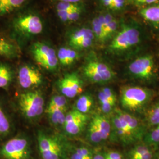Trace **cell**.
Returning <instances> with one entry per match:
<instances>
[{
	"instance_id": "cell-34",
	"label": "cell",
	"mask_w": 159,
	"mask_h": 159,
	"mask_svg": "<svg viewBox=\"0 0 159 159\" xmlns=\"http://www.w3.org/2000/svg\"><path fill=\"white\" fill-rule=\"evenodd\" d=\"M102 91L111 102L114 103V104H116V102H117V97H116V94L114 93V91L110 88H108V87L103 88L102 90Z\"/></svg>"
},
{
	"instance_id": "cell-17",
	"label": "cell",
	"mask_w": 159,
	"mask_h": 159,
	"mask_svg": "<svg viewBox=\"0 0 159 159\" xmlns=\"http://www.w3.org/2000/svg\"><path fill=\"white\" fill-rule=\"evenodd\" d=\"M140 14L146 21L155 26H159V3L143 8L140 11Z\"/></svg>"
},
{
	"instance_id": "cell-43",
	"label": "cell",
	"mask_w": 159,
	"mask_h": 159,
	"mask_svg": "<svg viewBox=\"0 0 159 159\" xmlns=\"http://www.w3.org/2000/svg\"><path fill=\"white\" fill-rule=\"evenodd\" d=\"M81 0H60L61 2H73V3H77Z\"/></svg>"
},
{
	"instance_id": "cell-30",
	"label": "cell",
	"mask_w": 159,
	"mask_h": 159,
	"mask_svg": "<svg viewBox=\"0 0 159 159\" xmlns=\"http://www.w3.org/2000/svg\"><path fill=\"white\" fill-rule=\"evenodd\" d=\"M150 151L148 148L143 145L137 146L132 148L130 151L129 156L130 159H138L141 157L143 155Z\"/></svg>"
},
{
	"instance_id": "cell-39",
	"label": "cell",
	"mask_w": 159,
	"mask_h": 159,
	"mask_svg": "<svg viewBox=\"0 0 159 159\" xmlns=\"http://www.w3.org/2000/svg\"><path fill=\"white\" fill-rule=\"evenodd\" d=\"M71 159H93V158H90V157H84L79 154L76 153L74 152L72 154L71 156Z\"/></svg>"
},
{
	"instance_id": "cell-4",
	"label": "cell",
	"mask_w": 159,
	"mask_h": 159,
	"mask_svg": "<svg viewBox=\"0 0 159 159\" xmlns=\"http://www.w3.org/2000/svg\"><path fill=\"white\" fill-rule=\"evenodd\" d=\"M19 105L26 117L35 119L43 113L44 99L40 91H29L20 95Z\"/></svg>"
},
{
	"instance_id": "cell-6",
	"label": "cell",
	"mask_w": 159,
	"mask_h": 159,
	"mask_svg": "<svg viewBox=\"0 0 159 159\" xmlns=\"http://www.w3.org/2000/svg\"><path fill=\"white\" fill-rule=\"evenodd\" d=\"M4 159H29L30 148L28 140L23 137H16L6 143L0 150Z\"/></svg>"
},
{
	"instance_id": "cell-23",
	"label": "cell",
	"mask_w": 159,
	"mask_h": 159,
	"mask_svg": "<svg viewBox=\"0 0 159 159\" xmlns=\"http://www.w3.org/2000/svg\"><path fill=\"white\" fill-rule=\"evenodd\" d=\"M11 69L7 65L0 64V88H6L12 80Z\"/></svg>"
},
{
	"instance_id": "cell-11",
	"label": "cell",
	"mask_w": 159,
	"mask_h": 159,
	"mask_svg": "<svg viewBox=\"0 0 159 159\" xmlns=\"http://www.w3.org/2000/svg\"><path fill=\"white\" fill-rule=\"evenodd\" d=\"M89 117L84 114L74 110L66 114L64 127L66 133L71 136L80 134L84 129L88 122Z\"/></svg>"
},
{
	"instance_id": "cell-41",
	"label": "cell",
	"mask_w": 159,
	"mask_h": 159,
	"mask_svg": "<svg viewBox=\"0 0 159 159\" xmlns=\"http://www.w3.org/2000/svg\"><path fill=\"white\" fill-rule=\"evenodd\" d=\"M114 0H102L103 5L107 7H108V8L110 7V6L111 5L112 2H113Z\"/></svg>"
},
{
	"instance_id": "cell-37",
	"label": "cell",
	"mask_w": 159,
	"mask_h": 159,
	"mask_svg": "<svg viewBox=\"0 0 159 159\" xmlns=\"http://www.w3.org/2000/svg\"><path fill=\"white\" fill-rule=\"evenodd\" d=\"M106 157L107 159H123L121 154L117 152H108V153L105 154Z\"/></svg>"
},
{
	"instance_id": "cell-3",
	"label": "cell",
	"mask_w": 159,
	"mask_h": 159,
	"mask_svg": "<svg viewBox=\"0 0 159 159\" xmlns=\"http://www.w3.org/2000/svg\"><path fill=\"white\" fill-rule=\"evenodd\" d=\"M140 41V32L132 25L124 26L116 34L110 46L109 50L113 53L127 51L136 46Z\"/></svg>"
},
{
	"instance_id": "cell-29",
	"label": "cell",
	"mask_w": 159,
	"mask_h": 159,
	"mask_svg": "<svg viewBox=\"0 0 159 159\" xmlns=\"http://www.w3.org/2000/svg\"><path fill=\"white\" fill-rule=\"evenodd\" d=\"M67 100L64 96H55L52 97L47 107H58L67 109Z\"/></svg>"
},
{
	"instance_id": "cell-8",
	"label": "cell",
	"mask_w": 159,
	"mask_h": 159,
	"mask_svg": "<svg viewBox=\"0 0 159 159\" xmlns=\"http://www.w3.org/2000/svg\"><path fill=\"white\" fill-rule=\"evenodd\" d=\"M132 75L141 80L151 79L154 75V62L152 56L146 55L134 60L129 66Z\"/></svg>"
},
{
	"instance_id": "cell-45",
	"label": "cell",
	"mask_w": 159,
	"mask_h": 159,
	"mask_svg": "<svg viewBox=\"0 0 159 159\" xmlns=\"http://www.w3.org/2000/svg\"></svg>"
},
{
	"instance_id": "cell-25",
	"label": "cell",
	"mask_w": 159,
	"mask_h": 159,
	"mask_svg": "<svg viewBox=\"0 0 159 159\" xmlns=\"http://www.w3.org/2000/svg\"><path fill=\"white\" fill-rule=\"evenodd\" d=\"M87 135L89 140L93 144H98L103 141L100 131L92 120L88 127Z\"/></svg>"
},
{
	"instance_id": "cell-1",
	"label": "cell",
	"mask_w": 159,
	"mask_h": 159,
	"mask_svg": "<svg viewBox=\"0 0 159 159\" xmlns=\"http://www.w3.org/2000/svg\"><path fill=\"white\" fill-rule=\"evenodd\" d=\"M150 96V91L146 89L137 86H127L121 89L120 102L123 108L134 111L145 105Z\"/></svg>"
},
{
	"instance_id": "cell-36",
	"label": "cell",
	"mask_w": 159,
	"mask_h": 159,
	"mask_svg": "<svg viewBox=\"0 0 159 159\" xmlns=\"http://www.w3.org/2000/svg\"><path fill=\"white\" fill-rule=\"evenodd\" d=\"M148 140L150 142L159 143V127L154 130L149 135Z\"/></svg>"
},
{
	"instance_id": "cell-15",
	"label": "cell",
	"mask_w": 159,
	"mask_h": 159,
	"mask_svg": "<svg viewBox=\"0 0 159 159\" xmlns=\"http://www.w3.org/2000/svg\"><path fill=\"white\" fill-rule=\"evenodd\" d=\"M79 55L78 52L74 49L61 47L57 52V57L58 62L64 66H70L79 58Z\"/></svg>"
},
{
	"instance_id": "cell-2",
	"label": "cell",
	"mask_w": 159,
	"mask_h": 159,
	"mask_svg": "<svg viewBox=\"0 0 159 159\" xmlns=\"http://www.w3.org/2000/svg\"><path fill=\"white\" fill-rule=\"evenodd\" d=\"M13 29L22 37L29 38L41 34L44 29L41 18L34 13H24L16 17L12 23Z\"/></svg>"
},
{
	"instance_id": "cell-21",
	"label": "cell",
	"mask_w": 159,
	"mask_h": 159,
	"mask_svg": "<svg viewBox=\"0 0 159 159\" xmlns=\"http://www.w3.org/2000/svg\"><path fill=\"white\" fill-rule=\"evenodd\" d=\"M93 98L89 94H83L80 97L75 103V110L82 113L87 114L93 106Z\"/></svg>"
},
{
	"instance_id": "cell-14",
	"label": "cell",
	"mask_w": 159,
	"mask_h": 159,
	"mask_svg": "<svg viewBox=\"0 0 159 159\" xmlns=\"http://www.w3.org/2000/svg\"><path fill=\"white\" fill-rule=\"evenodd\" d=\"M116 113L120 117H121L125 122L129 130L135 139L136 141L139 140L142 137L143 134L142 126L136 117L121 110H117Z\"/></svg>"
},
{
	"instance_id": "cell-27",
	"label": "cell",
	"mask_w": 159,
	"mask_h": 159,
	"mask_svg": "<svg viewBox=\"0 0 159 159\" xmlns=\"http://www.w3.org/2000/svg\"><path fill=\"white\" fill-rule=\"evenodd\" d=\"M11 130V125L8 117L0 107V140L7 136Z\"/></svg>"
},
{
	"instance_id": "cell-18",
	"label": "cell",
	"mask_w": 159,
	"mask_h": 159,
	"mask_svg": "<svg viewBox=\"0 0 159 159\" xmlns=\"http://www.w3.org/2000/svg\"><path fill=\"white\" fill-rule=\"evenodd\" d=\"M66 110L65 108L58 107H47V113L51 123L56 125H64L66 117Z\"/></svg>"
},
{
	"instance_id": "cell-7",
	"label": "cell",
	"mask_w": 159,
	"mask_h": 159,
	"mask_svg": "<svg viewBox=\"0 0 159 159\" xmlns=\"http://www.w3.org/2000/svg\"><path fill=\"white\" fill-rule=\"evenodd\" d=\"M83 73L88 79L95 83L108 82L115 76L113 70L106 64L96 60H90L85 64Z\"/></svg>"
},
{
	"instance_id": "cell-35",
	"label": "cell",
	"mask_w": 159,
	"mask_h": 159,
	"mask_svg": "<svg viewBox=\"0 0 159 159\" xmlns=\"http://www.w3.org/2000/svg\"><path fill=\"white\" fill-rule=\"evenodd\" d=\"M125 4V0H114L109 9L113 10H119L124 7Z\"/></svg>"
},
{
	"instance_id": "cell-16",
	"label": "cell",
	"mask_w": 159,
	"mask_h": 159,
	"mask_svg": "<svg viewBox=\"0 0 159 159\" xmlns=\"http://www.w3.org/2000/svg\"><path fill=\"white\" fill-rule=\"evenodd\" d=\"M92 120L95 123L102 137V140H106L110 136L111 132V122L104 116L95 115Z\"/></svg>"
},
{
	"instance_id": "cell-13",
	"label": "cell",
	"mask_w": 159,
	"mask_h": 159,
	"mask_svg": "<svg viewBox=\"0 0 159 159\" xmlns=\"http://www.w3.org/2000/svg\"><path fill=\"white\" fill-rule=\"evenodd\" d=\"M111 131H113L114 137L120 142L129 144L136 141L131 134L125 122L117 113L111 119Z\"/></svg>"
},
{
	"instance_id": "cell-44",
	"label": "cell",
	"mask_w": 159,
	"mask_h": 159,
	"mask_svg": "<svg viewBox=\"0 0 159 159\" xmlns=\"http://www.w3.org/2000/svg\"><path fill=\"white\" fill-rule=\"evenodd\" d=\"M158 126H159V125H158Z\"/></svg>"
},
{
	"instance_id": "cell-31",
	"label": "cell",
	"mask_w": 159,
	"mask_h": 159,
	"mask_svg": "<svg viewBox=\"0 0 159 159\" xmlns=\"http://www.w3.org/2000/svg\"><path fill=\"white\" fill-rule=\"evenodd\" d=\"M148 120L152 125H159V102L148 111Z\"/></svg>"
},
{
	"instance_id": "cell-10",
	"label": "cell",
	"mask_w": 159,
	"mask_h": 159,
	"mask_svg": "<svg viewBox=\"0 0 159 159\" xmlns=\"http://www.w3.org/2000/svg\"><path fill=\"white\" fill-rule=\"evenodd\" d=\"M83 83L76 73L66 74L60 80L58 86L64 96L74 98L83 91Z\"/></svg>"
},
{
	"instance_id": "cell-5",
	"label": "cell",
	"mask_w": 159,
	"mask_h": 159,
	"mask_svg": "<svg viewBox=\"0 0 159 159\" xmlns=\"http://www.w3.org/2000/svg\"><path fill=\"white\" fill-rule=\"evenodd\" d=\"M31 52L35 61L42 67L49 71L56 70L58 60L55 50L51 46L43 42L34 43Z\"/></svg>"
},
{
	"instance_id": "cell-33",
	"label": "cell",
	"mask_w": 159,
	"mask_h": 159,
	"mask_svg": "<svg viewBox=\"0 0 159 159\" xmlns=\"http://www.w3.org/2000/svg\"><path fill=\"white\" fill-rule=\"evenodd\" d=\"M117 28L118 23L116 19L113 18L104 28V33L107 41L116 32Z\"/></svg>"
},
{
	"instance_id": "cell-40",
	"label": "cell",
	"mask_w": 159,
	"mask_h": 159,
	"mask_svg": "<svg viewBox=\"0 0 159 159\" xmlns=\"http://www.w3.org/2000/svg\"><path fill=\"white\" fill-rule=\"evenodd\" d=\"M152 157H153L152 153L151 151H149L148 152L144 154L141 157H140L139 159H152Z\"/></svg>"
},
{
	"instance_id": "cell-19",
	"label": "cell",
	"mask_w": 159,
	"mask_h": 159,
	"mask_svg": "<svg viewBox=\"0 0 159 159\" xmlns=\"http://www.w3.org/2000/svg\"><path fill=\"white\" fill-rule=\"evenodd\" d=\"M28 0H0V16H6L23 6Z\"/></svg>"
},
{
	"instance_id": "cell-28",
	"label": "cell",
	"mask_w": 159,
	"mask_h": 159,
	"mask_svg": "<svg viewBox=\"0 0 159 159\" xmlns=\"http://www.w3.org/2000/svg\"><path fill=\"white\" fill-rule=\"evenodd\" d=\"M98 99L101 105V108L104 113H110L113 109L116 104L111 102L102 90L98 94Z\"/></svg>"
},
{
	"instance_id": "cell-24",
	"label": "cell",
	"mask_w": 159,
	"mask_h": 159,
	"mask_svg": "<svg viewBox=\"0 0 159 159\" xmlns=\"http://www.w3.org/2000/svg\"><path fill=\"white\" fill-rule=\"evenodd\" d=\"M92 31L98 41L104 43L107 41L102 24L98 17L94 18L92 21Z\"/></svg>"
},
{
	"instance_id": "cell-32",
	"label": "cell",
	"mask_w": 159,
	"mask_h": 159,
	"mask_svg": "<svg viewBox=\"0 0 159 159\" xmlns=\"http://www.w3.org/2000/svg\"><path fill=\"white\" fill-rule=\"evenodd\" d=\"M79 8H80V7L77 3L68 2L60 1L56 6L57 11H71Z\"/></svg>"
},
{
	"instance_id": "cell-38",
	"label": "cell",
	"mask_w": 159,
	"mask_h": 159,
	"mask_svg": "<svg viewBox=\"0 0 159 159\" xmlns=\"http://www.w3.org/2000/svg\"><path fill=\"white\" fill-rule=\"evenodd\" d=\"M135 4L137 5H148L152 4L158 2L159 0H133Z\"/></svg>"
},
{
	"instance_id": "cell-26",
	"label": "cell",
	"mask_w": 159,
	"mask_h": 159,
	"mask_svg": "<svg viewBox=\"0 0 159 159\" xmlns=\"http://www.w3.org/2000/svg\"><path fill=\"white\" fill-rule=\"evenodd\" d=\"M57 16L63 22H74L79 19L81 8L71 11H57Z\"/></svg>"
},
{
	"instance_id": "cell-42",
	"label": "cell",
	"mask_w": 159,
	"mask_h": 159,
	"mask_svg": "<svg viewBox=\"0 0 159 159\" xmlns=\"http://www.w3.org/2000/svg\"><path fill=\"white\" fill-rule=\"evenodd\" d=\"M93 159H106L105 154L102 153H97L95 155H93Z\"/></svg>"
},
{
	"instance_id": "cell-9",
	"label": "cell",
	"mask_w": 159,
	"mask_h": 159,
	"mask_svg": "<svg viewBox=\"0 0 159 159\" xmlns=\"http://www.w3.org/2000/svg\"><path fill=\"white\" fill-rule=\"evenodd\" d=\"M38 143L42 159H61L62 150L56 139L40 133L38 136Z\"/></svg>"
},
{
	"instance_id": "cell-12",
	"label": "cell",
	"mask_w": 159,
	"mask_h": 159,
	"mask_svg": "<svg viewBox=\"0 0 159 159\" xmlns=\"http://www.w3.org/2000/svg\"><path fill=\"white\" fill-rule=\"evenodd\" d=\"M18 79L21 87L30 89L41 83L42 75L37 68L29 65H24L20 68Z\"/></svg>"
},
{
	"instance_id": "cell-22",
	"label": "cell",
	"mask_w": 159,
	"mask_h": 159,
	"mask_svg": "<svg viewBox=\"0 0 159 159\" xmlns=\"http://www.w3.org/2000/svg\"><path fill=\"white\" fill-rule=\"evenodd\" d=\"M17 54L16 47L11 42L4 38H0V56L3 57H14Z\"/></svg>"
},
{
	"instance_id": "cell-46",
	"label": "cell",
	"mask_w": 159,
	"mask_h": 159,
	"mask_svg": "<svg viewBox=\"0 0 159 159\" xmlns=\"http://www.w3.org/2000/svg\"></svg>"
},
{
	"instance_id": "cell-20",
	"label": "cell",
	"mask_w": 159,
	"mask_h": 159,
	"mask_svg": "<svg viewBox=\"0 0 159 159\" xmlns=\"http://www.w3.org/2000/svg\"><path fill=\"white\" fill-rule=\"evenodd\" d=\"M92 36H94L92 29H89L87 27L77 29L70 35L68 37L69 44L73 47L80 41Z\"/></svg>"
}]
</instances>
